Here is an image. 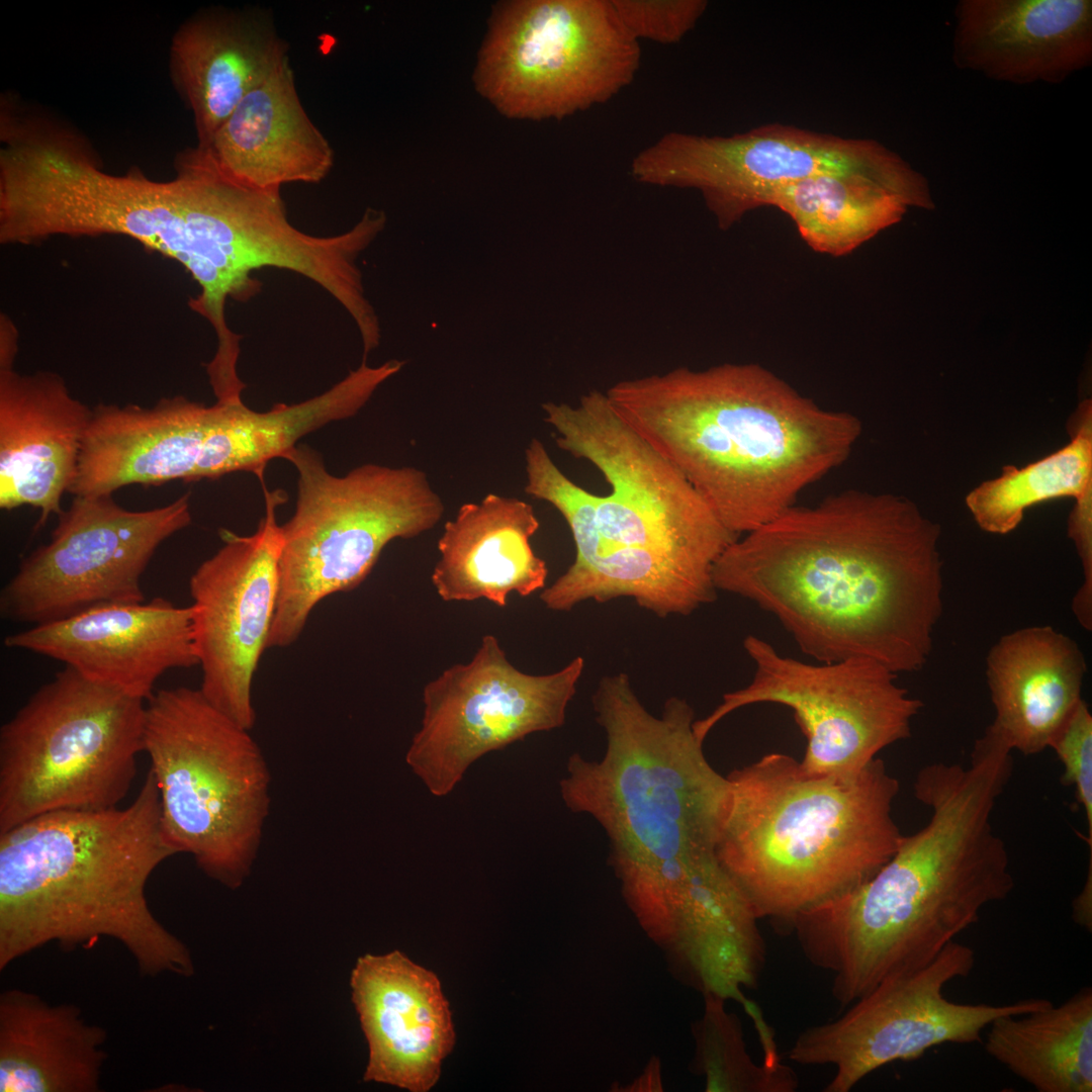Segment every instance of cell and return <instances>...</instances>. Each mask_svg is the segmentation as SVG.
<instances>
[{
	"label": "cell",
	"mask_w": 1092,
	"mask_h": 1092,
	"mask_svg": "<svg viewBox=\"0 0 1092 1092\" xmlns=\"http://www.w3.org/2000/svg\"><path fill=\"white\" fill-rule=\"evenodd\" d=\"M542 410L556 446L593 464L611 486L608 495H595L582 535L593 560L625 572L712 575L739 536L616 412L606 392L590 390L575 405L548 401Z\"/></svg>",
	"instance_id": "7"
},
{
	"label": "cell",
	"mask_w": 1092,
	"mask_h": 1092,
	"mask_svg": "<svg viewBox=\"0 0 1092 1092\" xmlns=\"http://www.w3.org/2000/svg\"><path fill=\"white\" fill-rule=\"evenodd\" d=\"M705 996V1012L695 1028L697 1066L707 1091L794 1092L798 1078L784 1063L756 1064L746 1051L739 1020L724 1009V999Z\"/></svg>",
	"instance_id": "31"
},
{
	"label": "cell",
	"mask_w": 1092,
	"mask_h": 1092,
	"mask_svg": "<svg viewBox=\"0 0 1092 1092\" xmlns=\"http://www.w3.org/2000/svg\"><path fill=\"white\" fill-rule=\"evenodd\" d=\"M727 779L716 853L759 920L785 927L857 887L903 836L892 814L899 782L879 757L856 772L813 776L768 753Z\"/></svg>",
	"instance_id": "5"
},
{
	"label": "cell",
	"mask_w": 1092,
	"mask_h": 1092,
	"mask_svg": "<svg viewBox=\"0 0 1092 1092\" xmlns=\"http://www.w3.org/2000/svg\"><path fill=\"white\" fill-rule=\"evenodd\" d=\"M620 22L637 41H679L704 14L705 0H611Z\"/></svg>",
	"instance_id": "32"
},
{
	"label": "cell",
	"mask_w": 1092,
	"mask_h": 1092,
	"mask_svg": "<svg viewBox=\"0 0 1092 1092\" xmlns=\"http://www.w3.org/2000/svg\"><path fill=\"white\" fill-rule=\"evenodd\" d=\"M743 647L755 664L751 681L723 695L722 702L693 729L705 741L727 715L749 705L788 707L807 746L802 768L813 776L856 772L886 747L911 736L923 704L896 682L897 673L863 656L810 664L781 655L765 640L748 635Z\"/></svg>",
	"instance_id": "13"
},
{
	"label": "cell",
	"mask_w": 1092,
	"mask_h": 1092,
	"mask_svg": "<svg viewBox=\"0 0 1092 1092\" xmlns=\"http://www.w3.org/2000/svg\"><path fill=\"white\" fill-rule=\"evenodd\" d=\"M18 334L12 321L1 315L0 322V369L13 368L18 350Z\"/></svg>",
	"instance_id": "34"
},
{
	"label": "cell",
	"mask_w": 1092,
	"mask_h": 1092,
	"mask_svg": "<svg viewBox=\"0 0 1092 1092\" xmlns=\"http://www.w3.org/2000/svg\"><path fill=\"white\" fill-rule=\"evenodd\" d=\"M640 60L611 0L514 1L495 14L476 84L510 117L562 118L613 98Z\"/></svg>",
	"instance_id": "11"
},
{
	"label": "cell",
	"mask_w": 1092,
	"mask_h": 1092,
	"mask_svg": "<svg viewBox=\"0 0 1092 1092\" xmlns=\"http://www.w3.org/2000/svg\"><path fill=\"white\" fill-rule=\"evenodd\" d=\"M1064 771L1061 782L1075 788L1087 822L1089 861L1092 860V715L1081 700L1059 733L1051 742Z\"/></svg>",
	"instance_id": "33"
},
{
	"label": "cell",
	"mask_w": 1092,
	"mask_h": 1092,
	"mask_svg": "<svg viewBox=\"0 0 1092 1092\" xmlns=\"http://www.w3.org/2000/svg\"><path fill=\"white\" fill-rule=\"evenodd\" d=\"M975 963L971 946L951 941L927 965L884 979L840 1016L801 1031L788 1052L789 1060L832 1067L834 1075L824 1091L848 1092L888 1064L916 1060L944 1043L981 1042L994 1019L1052 1003L1043 998L1005 1005L947 999L945 986L969 976Z\"/></svg>",
	"instance_id": "14"
},
{
	"label": "cell",
	"mask_w": 1092,
	"mask_h": 1092,
	"mask_svg": "<svg viewBox=\"0 0 1092 1092\" xmlns=\"http://www.w3.org/2000/svg\"><path fill=\"white\" fill-rule=\"evenodd\" d=\"M831 172L872 177L909 206L923 208L930 202L926 179L879 142L781 123L729 136L667 132L631 163L639 183L699 191L723 230L758 208L769 192Z\"/></svg>",
	"instance_id": "12"
},
{
	"label": "cell",
	"mask_w": 1092,
	"mask_h": 1092,
	"mask_svg": "<svg viewBox=\"0 0 1092 1092\" xmlns=\"http://www.w3.org/2000/svg\"><path fill=\"white\" fill-rule=\"evenodd\" d=\"M584 665L577 656L555 672L529 674L507 658L495 636H483L469 662L425 686L406 764L433 796L448 795L480 757L561 727Z\"/></svg>",
	"instance_id": "16"
},
{
	"label": "cell",
	"mask_w": 1092,
	"mask_h": 1092,
	"mask_svg": "<svg viewBox=\"0 0 1092 1092\" xmlns=\"http://www.w3.org/2000/svg\"><path fill=\"white\" fill-rule=\"evenodd\" d=\"M284 459L297 470V498L281 526L279 590L267 648L295 642L321 601L358 587L388 543L433 529L445 512L427 474L416 467L368 463L336 476L306 445H296Z\"/></svg>",
	"instance_id": "9"
},
{
	"label": "cell",
	"mask_w": 1092,
	"mask_h": 1092,
	"mask_svg": "<svg viewBox=\"0 0 1092 1092\" xmlns=\"http://www.w3.org/2000/svg\"><path fill=\"white\" fill-rule=\"evenodd\" d=\"M1070 442L1022 468L1004 466L999 477L982 482L966 497L977 525L1005 535L1018 527L1031 506L1056 497L1081 503L1092 495V406L1083 401L1070 421Z\"/></svg>",
	"instance_id": "30"
},
{
	"label": "cell",
	"mask_w": 1092,
	"mask_h": 1092,
	"mask_svg": "<svg viewBox=\"0 0 1092 1092\" xmlns=\"http://www.w3.org/2000/svg\"><path fill=\"white\" fill-rule=\"evenodd\" d=\"M986 1030L988 1055L1036 1091H1092L1090 987L1058 1006L1000 1016Z\"/></svg>",
	"instance_id": "28"
},
{
	"label": "cell",
	"mask_w": 1092,
	"mask_h": 1092,
	"mask_svg": "<svg viewBox=\"0 0 1092 1092\" xmlns=\"http://www.w3.org/2000/svg\"><path fill=\"white\" fill-rule=\"evenodd\" d=\"M197 405L182 395L164 397L152 407L95 405L68 492L101 495L130 484L192 481Z\"/></svg>",
	"instance_id": "26"
},
{
	"label": "cell",
	"mask_w": 1092,
	"mask_h": 1092,
	"mask_svg": "<svg viewBox=\"0 0 1092 1092\" xmlns=\"http://www.w3.org/2000/svg\"><path fill=\"white\" fill-rule=\"evenodd\" d=\"M265 515L248 536L221 530L223 545L189 580L199 688L204 697L240 726L256 722L252 682L267 648L279 590L281 526L276 508L286 499L261 480Z\"/></svg>",
	"instance_id": "17"
},
{
	"label": "cell",
	"mask_w": 1092,
	"mask_h": 1092,
	"mask_svg": "<svg viewBox=\"0 0 1092 1092\" xmlns=\"http://www.w3.org/2000/svg\"><path fill=\"white\" fill-rule=\"evenodd\" d=\"M986 662L995 708L987 729L1025 756L1050 747L1082 700L1087 663L1077 642L1051 626L1026 627L1002 636Z\"/></svg>",
	"instance_id": "23"
},
{
	"label": "cell",
	"mask_w": 1092,
	"mask_h": 1092,
	"mask_svg": "<svg viewBox=\"0 0 1092 1092\" xmlns=\"http://www.w3.org/2000/svg\"><path fill=\"white\" fill-rule=\"evenodd\" d=\"M940 533L905 496L849 490L739 537L712 579L774 615L821 663L863 656L919 671L943 609Z\"/></svg>",
	"instance_id": "1"
},
{
	"label": "cell",
	"mask_w": 1092,
	"mask_h": 1092,
	"mask_svg": "<svg viewBox=\"0 0 1092 1092\" xmlns=\"http://www.w3.org/2000/svg\"><path fill=\"white\" fill-rule=\"evenodd\" d=\"M105 1038L76 1006L6 990L0 995V1091H98Z\"/></svg>",
	"instance_id": "27"
},
{
	"label": "cell",
	"mask_w": 1092,
	"mask_h": 1092,
	"mask_svg": "<svg viewBox=\"0 0 1092 1092\" xmlns=\"http://www.w3.org/2000/svg\"><path fill=\"white\" fill-rule=\"evenodd\" d=\"M189 496L130 511L112 494L75 495L50 541L23 557L1 589V617L36 626L145 602L142 576L159 546L191 523Z\"/></svg>",
	"instance_id": "15"
},
{
	"label": "cell",
	"mask_w": 1092,
	"mask_h": 1092,
	"mask_svg": "<svg viewBox=\"0 0 1092 1092\" xmlns=\"http://www.w3.org/2000/svg\"><path fill=\"white\" fill-rule=\"evenodd\" d=\"M539 527L534 508L520 498L488 493L463 504L438 539L440 558L431 574L437 595L505 608L512 594L544 589L548 568L530 542Z\"/></svg>",
	"instance_id": "25"
},
{
	"label": "cell",
	"mask_w": 1092,
	"mask_h": 1092,
	"mask_svg": "<svg viewBox=\"0 0 1092 1092\" xmlns=\"http://www.w3.org/2000/svg\"><path fill=\"white\" fill-rule=\"evenodd\" d=\"M176 854L149 769L123 808L64 810L0 833V970L49 943L120 942L140 973L193 974L188 948L152 913L147 883Z\"/></svg>",
	"instance_id": "4"
},
{
	"label": "cell",
	"mask_w": 1092,
	"mask_h": 1092,
	"mask_svg": "<svg viewBox=\"0 0 1092 1092\" xmlns=\"http://www.w3.org/2000/svg\"><path fill=\"white\" fill-rule=\"evenodd\" d=\"M350 987L369 1052L363 1080L429 1092L456 1041L437 974L399 950L367 953L357 960Z\"/></svg>",
	"instance_id": "19"
},
{
	"label": "cell",
	"mask_w": 1092,
	"mask_h": 1092,
	"mask_svg": "<svg viewBox=\"0 0 1092 1092\" xmlns=\"http://www.w3.org/2000/svg\"><path fill=\"white\" fill-rule=\"evenodd\" d=\"M8 648L61 661L86 678L148 701L173 668L198 665L192 608L163 598L106 605L5 637Z\"/></svg>",
	"instance_id": "18"
},
{
	"label": "cell",
	"mask_w": 1092,
	"mask_h": 1092,
	"mask_svg": "<svg viewBox=\"0 0 1092 1092\" xmlns=\"http://www.w3.org/2000/svg\"><path fill=\"white\" fill-rule=\"evenodd\" d=\"M761 206L789 215L814 251L838 257L898 222L909 204L872 177L831 172L780 187L761 199Z\"/></svg>",
	"instance_id": "29"
},
{
	"label": "cell",
	"mask_w": 1092,
	"mask_h": 1092,
	"mask_svg": "<svg viewBox=\"0 0 1092 1092\" xmlns=\"http://www.w3.org/2000/svg\"><path fill=\"white\" fill-rule=\"evenodd\" d=\"M593 706L605 753L571 754L559 788L605 831L616 874L716 852L729 783L704 753L692 706L670 697L654 716L624 672L599 681Z\"/></svg>",
	"instance_id": "6"
},
{
	"label": "cell",
	"mask_w": 1092,
	"mask_h": 1092,
	"mask_svg": "<svg viewBox=\"0 0 1092 1092\" xmlns=\"http://www.w3.org/2000/svg\"><path fill=\"white\" fill-rule=\"evenodd\" d=\"M145 718L146 701L57 672L0 729V833L51 812L118 807Z\"/></svg>",
	"instance_id": "10"
},
{
	"label": "cell",
	"mask_w": 1092,
	"mask_h": 1092,
	"mask_svg": "<svg viewBox=\"0 0 1092 1092\" xmlns=\"http://www.w3.org/2000/svg\"><path fill=\"white\" fill-rule=\"evenodd\" d=\"M606 394L738 536L793 507L848 458L862 430L855 416L820 407L754 363L679 367Z\"/></svg>",
	"instance_id": "3"
},
{
	"label": "cell",
	"mask_w": 1092,
	"mask_h": 1092,
	"mask_svg": "<svg viewBox=\"0 0 1092 1092\" xmlns=\"http://www.w3.org/2000/svg\"><path fill=\"white\" fill-rule=\"evenodd\" d=\"M92 408L52 371L0 369V508L40 511L35 529L59 516L74 480Z\"/></svg>",
	"instance_id": "20"
},
{
	"label": "cell",
	"mask_w": 1092,
	"mask_h": 1092,
	"mask_svg": "<svg viewBox=\"0 0 1092 1092\" xmlns=\"http://www.w3.org/2000/svg\"><path fill=\"white\" fill-rule=\"evenodd\" d=\"M952 60L1017 84L1058 83L1091 65L1090 0H962Z\"/></svg>",
	"instance_id": "21"
},
{
	"label": "cell",
	"mask_w": 1092,
	"mask_h": 1092,
	"mask_svg": "<svg viewBox=\"0 0 1092 1092\" xmlns=\"http://www.w3.org/2000/svg\"><path fill=\"white\" fill-rule=\"evenodd\" d=\"M1013 772L998 750L975 747L970 764L932 762L914 783L930 809L892 857L857 887L793 917L806 960L831 977L846 1007L888 977L921 968L1014 889L992 814Z\"/></svg>",
	"instance_id": "2"
},
{
	"label": "cell",
	"mask_w": 1092,
	"mask_h": 1092,
	"mask_svg": "<svg viewBox=\"0 0 1092 1092\" xmlns=\"http://www.w3.org/2000/svg\"><path fill=\"white\" fill-rule=\"evenodd\" d=\"M288 58L271 15L256 8L212 9L172 37L170 73L192 112L198 148L206 147L241 101Z\"/></svg>",
	"instance_id": "22"
},
{
	"label": "cell",
	"mask_w": 1092,
	"mask_h": 1092,
	"mask_svg": "<svg viewBox=\"0 0 1092 1092\" xmlns=\"http://www.w3.org/2000/svg\"><path fill=\"white\" fill-rule=\"evenodd\" d=\"M144 751L168 844L192 855L210 879L241 887L257 858L271 802L270 770L250 730L200 689H163L146 702Z\"/></svg>",
	"instance_id": "8"
},
{
	"label": "cell",
	"mask_w": 1092,
	"mask_h": 1092,
	"mask_svg": "<svg viewBox=\"0 0 1092 1092\" xmlns=\"http://www.w3.org/2000/svg\"><path fill=\"white\" fill-rule=\"evenodd\" d=\"M197 148L225 176L261 190L320 183L334 151L299 98L289 60L236 107Z\"/></svg>",
	"instance_id": "24"
}]
</instances>
